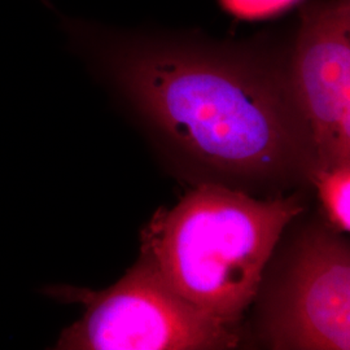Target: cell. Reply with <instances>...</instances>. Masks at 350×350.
Segmentation results:
<instances>
[{"mask_svg": "<svg viewBox=\"0 0 350 350\" xmlns=\"http://www.w3.org/2000/svg\"><path fill=\"white\" fill-rule=\"evenodd\" d=\"M43 293L85 306L81 319L62 332L55 349L204 350L238 345L230 325L182 299L144 254L108 289L49 286Z\"/></svg>", "mask_w": 350, "mask_h": 350, "instance_id": "3957f363", "label": "cell"}, {"mask_svg": "<svg viewBox=\"0 0 350 350\" xmlns=\"http://www.w3.org/2000/svg\"><path fill=\"white\" fill-rule=\"evenodd\" d=\"M274 349H350V253L325 231L302 240L266 325Z\"/></svg>", "mask_w": 350, "mask_h": 350, "instance_id": "5b68a950", "label": "cell"}, {"mask_svg": "<svg viewBox=\"0 0 350 350\" xmlns=\"http://www.w3.org/2000/svg\"><path fill=\"white\" fill-rule=\"evenodd\" d=\"M318 166L350 161V0L302 13L292 94Z\"/></svg>", "mask_w": 350, "mask_h": 350, "instance_id": "277c9868", "label": "cell"}, {"mask_svg": "<svg viewBox=\"0 0 350 350\" xmlns=\"http://www.w3.org/2000/svg\"><path fill=\"white\" fill-rule=\"evenodd\" d=\"M296 0H222L226 8L239 17L260 18L279 12Z\"/></svg>", "mask_w": 350, "mask_h": 350, "instance_id": "52a82bcc", "label": "cell"}, {"mask_svg": "<svg viewBox=\"0 0 350 350\" xmlns=\"http://www.w3.org/2000/svg\"><path fill=\"white\" fill-rule=\"evenodd\" d=\"M314 185L331 225L342 232L350 230V161L314 166Z\"/></svg>", "mask_w": 350, "mask_h": 350, "instance_id": "8992f818", "label": "cell"}, {"mask_svg": "<svg viewBox=\"0 0 350 350\" xmlns=\"http://www.w3.org/2000/svg\"><path fill=\"white\" fill-rule=\"evenodd\" d=\"M117 86L175 146L226 174L282 175L308 138L286 88L253 64L178 46L113 49Z\"/></svg>", "mask_w": 350, "mask_h": 350, "instance_id": "6da1fadb", "label": "cell"}, {"mask_svg": "<svg viewBox=\"0 0 350 350\" xmlns=\"http://www.w3.org/2000/svg\"><path fill=\"white\" fill-rule=\"evenodd\" d=\"M301 212L296 198L257 200L204 183L153 215L142 254L195 309L234 325L254 300L283 230Z\"/></svg>", "mask_w": 350, "mask_h": 350, "instance_id": "7a4b0ae2", "label": "cell"}]
</instances>
